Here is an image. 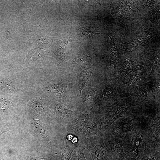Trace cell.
I'll use <instances>...</instances> for the list:
<instances>
[{
  "mask_svg": "<svg viewBox=\"0 0 160 160\" xmlns=\"http://www.w3.org/2000/svg\"><path fill=\"white\" fill-rule=\"evenodd\" d=\"M103 135L94 136L82 140L79 144L87 149L93 160H114L111 152L104 143Z\"/></svg>",
  "mask_w": 160,
  "mask_h": 160,
  "instance_id": "cell-1",
  "label": "cell"
},
{
  "mask_svg": "<svg viewBox=\"0 0 160 160\" xmlns=\"http://www.w3.org/2000/svg\"><path fill=\"white\" fill-rule=\"evenodd\" d=\"M91 117L88 113L85 112L78 115L66 128L67 134H71L78 140L77 144H79L83 130Z\"/></svg>",
  "mask_w": 160,
  "mask_h": 160,
  "instance_id": "cell-2",
  "label": "cell"
},
{
  "mask_svg": "<svg viewBox=\"0 0 160 160\" xmlns=\"http://www.w3.org/2000/svg\"><path fill=\"white\" fill-rule=\"evenodd\" d=\"M103 134L100 119L94 118L91 116L83 130L80 142L85 139L103 135Z\"/></svg>",
  "mask_w": 160,
  "mask_h": 160,
  "instance_id": "cell-3",
  "label": "cell"
},
{
  "mask_svg": "<svg viewBox=\"0 0 160 160\" xmlns=\"http://www.w3.org/2000/svg\"><path fill=\"white\" fill-rule=\"evenodd\" d=\"M134 124L132 120L122 119L116 122L114 126L111 125L110 128L111 127L112 132L116 135L125 136L134 129Z\"/></svg>",
  "mask_w": 160,
  "mask_h": 160,
  "instance_id": "cell-4",
  "label": "cell"
},
{
  "mask_svg": "<svg viewBox=\"0 0 160 160\" xmlns=\"http://www.w3.org/2000/svg\"><path fill=\"white\" fill-rule=\"evenodd\" d=\"M108 142L114 160H127V156L120 142L113 139H110Z\"/></svg>",
  "mask_w": 160,
  "mask_h": 160,
  "instance_id": "cell-5",
  "label": "cell"
},
{
  "mask_svg": "<svg viewBox=\"0 0 160 160\" xmlns=\"http://www.w3.org/2000/svg\"><path fill=\"white\" fill-rule=\"evenodd\" d=\"M33 124L39 134L46 143L50 144L52 137L50 136L49 129L47 125L39 120H34Z\"/></svg>",
  "mask_w": 160,
  "mask_h": 160,
  "instance_id": "cell-6",
  "label": "cell"
},
{
  "mask_svg": "<svg viewBox=\"0 0 160 160\" xmlns=\"http://www.w3.org/2000/svg\"><path fill=\"white\" fill-rule=\"evenodd\" d=\"M66 136L64 137L62 148L59 152V160H70L72 153L76 146L68 144Z\"/></svg>",
  "mask_w": 160,
  "mask_h": 160,
  "instance_id": "cell-7",
  "label": "cell"
},
{
  "mask_svg": "<svg viewBox=\"0 0 160 160\" xmlns=\"http://www.w3.org/2000/svg\"><path fill=\"white\" fill-rule=\"evenodd\" d=\"M91 73L89 70L84 69L81 71L79 84L80 93L83 89L87 86L86 84L89 81Z\"/></svg>",
  "mask_w": 160,
  "mask_h": 160,
  "instance_id": "cell-8",
  "label": "cell"
},
{
  "mask_svg": "<svg viewBox=\"0 0 160 160\" xmlns=\"http://www.w3.org/2000/svg\"><path fill=\"white\" fill-rule=\"evenodd\" d=\"M84 149L81 144L77 145L72 153L70 160H86L84 154Z\"/></svg>",
  "mask_w": 160,
  "mask_h": 160,
  "instance_id": "cell-9",
  "label": "cell"
},
{
  "mask_svg": "<svg viewBox=\"0 0 160 160\" xmlns=\"http://www.w3.org/2000/svg\"><path fill=\"white\" fill-rule=\"evenodd\" d=\"M69 39H64L62 40L59 43L57 46V49L60 53L62 57L64 59L65 57L64 53V48L65 45L69 42Z\"/></svg>",
  "mask_w": 160,
  "mask_h": 160,
  "instance_id": "cell-10",
  "label": "cell"
},
{
  "mask_svg": "<svg viewBox=\"0 0 160 160\" xmlns=\"http://www.w3.org/2000/svg\"><path fill=\"white\" fill-rule=\"evenodd\" d=\"M136 160H160V152H158L150 156L145 155L137 158Z\"/></svg>",
  "mask_w": 160,
  "mask_h": 160,
  "instance_id": "cell-11",
  "label": "cell"
},
{
  "mask_svg": "<svg viewBox=\"0 0 160 160\" xmlns=\"http://www.w3.org/2000/svg\"><path fill=\"white\" fill-rule=\"evenodd\" d=\"M143 134H141L140 137H137L135 135H132V140L133 143V148L138 149L141 143V139L143 137Z\"/></svg>",
  "mask_w": 160,
  "mask_h": 160,
  "instance_id": "cell-12",
  "label": "cell"
},
{
  "mask_svg": "<svg viewBox=\"0 0 160 160\" xmlns=\"http://www.w3.org/2000/svg\"><path fill=\"white\" fill-rule=\"evenodd\" d=\"M95 91L92 90L89 92L84 97L83 101V104L84 106H87L92 98L94 95Z\"/></svg>",
  "mask_w": 160,
  "mask_h": 160,
  "instance_id": "cell-13",
  "label": "cell"
},
{
  "mask_svg": "<svg viewBox=\"0 0 160 160\" xmlns=\"http://www.w3.org/2000/svg\"><path fill=\"white\" fill-rule=\"evenodd\" d=\"M11 104V102L9 100L2 99L0 100V108L3 110L8 108Z\"/></svg>",
  "mask_w": 160,
  "mask_h": 160,
  "instance_id": "cell-14",
  "label": "cell"
},
{
  "mask_svg": "<svg viewBox=\"0 0 160 160\" xmlns=\"http://www.w3.org/2000/svg\"><path fill=\"white\" fill-rule=\"evenodd\" d=\"M147 97V93L143 90H140L137 93V98L141 102L144 100Z\"/></svg>",
  "mask_w": 160,
  "mask_h": 160,
  "instance_id": "cell-15",
  "label": "cell"
},
{
  "mask_svg": "<svg viewBox=\"0 0 160 160\" xmlns=\"http://www.w3.org/2000/svg\"><path fill=\"white\" fill-rule=\"evenodd\" d=\"M103 95L105 97H109L112 96L113 92L111 89L108 87L105 89L104 90Z\"/></svg>",
  "mask_w": 160,
  "mask_h": 160,
  "instance_id": "cell-16",
  "label": "cell"
},
{
  "mask_svg": "<svg viewBox=\"0 0 160 160\" xmlns=\"http://www.w3.org/2000/svg\"><path fill=\"white\" fill-rule=\"evenodd\" d=\"M52 158H43L35 156L30 157V160H51Z\"/></svg>",
  "mask_w": 160,
  "mask_h": 160,
  "instance_id": "cell-17",
  "label": "cell"
},
{
  "mask_svg": "<svg viewBox=\"0 0 160 160\" xmlns=\"http://www.w3.org/2000/svg\"><path fill=\"white\" fill-rule=\"evenodd\" d=\"M9 130V129L6 127H1L0 128V136L4 133Z\"/></svg>",
  "mask_w": 160,
  "mask_h": 160,
  "instance_id": "cell-18",
  "label": "cell"
}]
</instances>
